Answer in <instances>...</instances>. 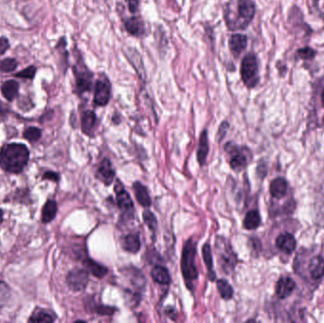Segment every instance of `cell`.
I'll return each mask as SVG.
<instances>
[{"instance_id": "9", "label": "cell", "mask_w": 324, "mask_h": 323, "mask_svg": "<svg viewBox=\"0 0 324 323\" xmlns=\"http://www.w3.org/2000/svg\"><path fill=\"white\" fill-rule=\"evenodd\" d=\"M88 271L87 269L74 268L68 274L67 284L70 289L74 292L83 291L88 284Z\"/></svg>"}, {"instance_id": "42", "label": "cell", "mask_w": 324, "mask_h": 323, "mask_svg": "<svg viewBox=\"0 0 324 323\" xmlns=\"http://www.w3.org/2000/svg\"><path fill=\"white\" fill-rule=\"evenodd\" d=\"M43 178H44V179H47V180L58 181V180H59V174L54 173V172H47V173H44Z\"/></svg>"}, {"instance_id": "33", "label": "cell", "mask_w": 324, "mask_h": 323, "mask_svg": "<svg viewBox=\"0 0 324 323\" xmlns=\"http://www.w3.org/2000/svg\"><path fill=\"white\" fill-rule=\"evenodd\" d=\"M24 138L29 142H37L41 138V130L37 127H29L25 130Z\"/></svg>"}, {"instance_id": "45", "label": "cell", "mask_w": 324, "mask_h": 323, "mask_svg": "<svg viewBox=\"0 0 324 323\" xmlns=\"http://www.w3.org/2000/svg\"><path fill=\"white\" fill-rule=\"evenodd\" d=\"M320 102H321V105L324 108V87L322 91H321V94H320Z\"/></svg>"}, {"instance_id": "6", "label": "cell", "mask_w": 324, "mask_h": 323, "mask_svg": "<svg viewBox=\"0 0 324 323\" xmlns=\"http://www.w3.org/2000/svg\"><path fill=\"white\" fill-rule=\"evenodd\" d=\"M216 253H217V260L219 267L221 268L222 271L229 274L237 264V257L231 246L228 244L225 238L219 237L216 241Z\"/></svg>"}, {"instance_id": "17", "label": "cell", "mask_w": 324, "mask_h": 323, "mask_svg": "<svg viewBox=\"0 0 324 323\" xmlns=\"http://www.w3.org/2000/svg\"><path fill=\"white\" fill-rule=\"evenodd\" d=\"M97 124V116L94 111H85L81 118V128L84 134L90 136L93 134Z\"/></svg>"}, {"instance_id": "24", "label": "cell", "mask_w": 324, "mask_h": 323, "mask_svg": "<svg viewBox=\"0 0 324 323\" xmlns=\"http://www.w3.org/2000/svg\"><path fill=\"white\" fill-rule=\"evenodd\" d=\"M18 83L15 80H10L3 84L1 87V92L6 100H8L9 102H13L18 95Z\"/></svg>"}, {"instance_id": "10", "label": "cell", "mask_w": 324, "mask_h": 323, "mask_svg": "<svg viewBox=\"0 0 324 323\" xmlns=\"http://www.w3.org/2000/svg\"><path fill=\"white\" fill-rule=\"evenodd\" d=\"M287 21L292 27L293 31H295V32H301L302 31L305 36L309 37L311 35L312 29L309 27L306 22H304L303 15L298 6L294 5L290 8Z\"/></svg>"}, {"instance_id": "46", "label": "cell", "mask_w": 324, "mask_h": 323, "mask_svg": "<svg viewBox=\"0 0 324 323\" xmlns=\"http://www.w3.org/2000/svg\"><path fill=\"white\" fill-rule=\"evenodd\" d=\"M2 221H3V212L0 210V224L2 223Z\"/></svg>"}, {"instance_id": "20", "label": "cell", "mask_w": 324, "mask_h": 323, "mask_svg": "<svg viewBox=\"0 0 324 323\" xmlns=\"http://www.w3.org/2000/svg\"><path fill=\"white\" fill-rule=\"evenodd\" d=\"M209 154V140H208V132L207 130H204L199 139V143H198V163L201 166L205 164L207 157Z\"/></svg>"}, {"instance_id": "18", "label": "cell", "mask_w": 324, "mask_h": 323, "mask_svg": "<svg viewBox=\"0 0 324 323\" xmlns=\"http://www.w3.org/2000/svg\"><path fill=\"white\" fill-rule=\"evenodd\" d=\"M276 245L278 248H280L284 252L291 254L294 252V250L296 248L297 242L292 234L283 233L277 238Z\"/></svg>"}, {"instance_id": "16", "label": "cell", "mask_w": 324, "mask_h": 323, "mask_svg": "<svg viewBox=\"0 0 324 323\" xmlns=\"http://www.w3.org/2000/svg\"><path fill=\"white\" fill-rule=\"evenodd\" d=\"M97 176L106 186L110 185L111 183L114 181L115 171H114V169L112 167L110 160H108L107 158L103 159L101 165L99 167V169H98Z\"/></svg>"}, {"instance_id": "34", "label": "cell", "mask_w": 324, "mask_h": 323, "mask_svg": "<svg viewBox=\"0 0 324 323\" xmlns=\"http://www.w3.org/2000/svg\"><path fill=\"white\" fill-rule=\"evenodd\" d=\"M18 63L16 59L13 58H6L0 61V71L2 72H12L16 71Z\"/></svg>"}, {"instance_id": "28", "label": "cell", "mask_w": 324, "mask_h": 323, "mask_svg": "<svg viewBox=\"0 0 324 323\" xmlns=\"http://www.w3.org/2000/svg\"><path fill=\"white\" fill-rule=\"evenodd\" d=\"M57 204L54 200H48V202L43 207L42 210V222L49 223L50 221L55 218L57 213Z\"/></svg>"}, {"instance_id": "38", "label": "cell", "mask_w": 324, "mask_h": 323, "mask_svg": "<svg viewBox=\"0 0 324 323\" xmlns=\"http://www.w3.org/2000/svg\"><path fill=\"white\" fill-rule=\"evenodd\" d=\"M93 311H95L96 313L100 315H112L116 311V309L103 305H97L95 308H93Z\"/></svg>"}, {"instance_id": "29", "label": "cell", "mask_w": 324, "mask_h": 323, "mask_svg": "<svg viewBox=\"0 0 324 323\" xmlns=\"http://www.w3.org/2000/svg\"><path fill=\"white\" fill-rule=\"evenodd\" d=\"M261 224V216L257 211H250L246 213L244 220V228L248 230L257 229Z\"/></svg>"}, {"instance_id": "30", "label": "cell", "mask_w": 324, "mask_h": 323, "mask_svg": "<svg viewBox=\"0 0 324 323\" xmlns=\"http://www.w3.org/2000/svg\"><path fill=\"white\" fill-rule=\"evenodd\" d=\"M54 319H55L54 316L51 314L38 308L32 313V316L29 318V321L30 322H53Z\"/></svg>"}, {"instance_id": "37", "label": "cell", "mask_w": 324, "mask_h": 323, "mask_svg": "<svg viewBox=\"0 0 324 323\" xmlns=\"http://www.w3.org/2000/svg\"><path fill=\"white\" fill-rule=\"evenodd\" d=\"M35 73H36L35 67L31 66V67H28L27 69H25L24 71L16 73V77L22 78V79H33L35 76Z\"/></svg>"}, {"instance_id": "3", "label": "cell", "mask_w": 324, "mask_h": 323, "mask_svg": "<svg viewBox=\"0 0 324 323\" xmlns=\"http://www.w3.org/2000/svg\"><path fill=\"white\" fill-rule=\"evenodd\" d=\"M197 257V243L193 239H190L184 244L181 256V271L187 286L190 288L193 281L198 278V271L196 266ZM191 289V288H190Z\"/></svg>"}, {"instance_id": "39", "label": "cell", "mask_w": 324, "mask_h": 323, "mask_svg": "<svg viewBox=\"0 0 324 323\" xmlns=\"http://www.w3.org/2000/svg\"><path fill=\"white\" fill-rule=\"evenodd\" d=\"M229 128V124L228 123V121H223V122H222L220 126H219V129H218V133H217L218 142H221L222 140L225 138V136L227 134Z\"/></svg>"}, {"instance_id": "44", "label": "cell", "mask_w": 324, "mask_h": 323, "mask_svg": "<svg viewBox=\"0 0 324 323\" xmlns=\"http://www.w3.org/2000/svg\"><path fill=\"white\" fill-rule=\"evenodd\" d=\"M7 112H8V109H6L4 106L0 105V116H3L5 114H7Z\"/></svg>"}, {"instance_id": "8", "label": "cell", "mask_w": 324, "mask_h": 323, "mask_svg": "<svg viewBox=\"0 0 324 323\" xmlns=\"http://www.w3.org/2000/svg\"><path fill=\"white\" fill-rule=\"evenodd\" d=\"M123 53L129 63L134 68L135 71L138 74V77L142 81V83H146L147 73L145 71L143 56L141 52H139L138 49H136L135 47H126L123 48Z\"/></svg>"}, {"instance_id": "27", "label": "cell", "mask_w": 324, "mask_h": 323, "mask_svg": "<svg viewBox=\"0 0 324 323\" xmlns=\"http://www.w3.org/2000/svg\"><path fill=\"white\" fill-rule=\"evenodd\" d=\"M202 254H203V259L205 262L206 267L209 270V277L211 281H214V278L216 277L215 273L213 270L214 268V263H213V254H212V248L211 244L209 243H206L203 247H202Z\"/></svg>"}, {"instance_id": "21", "label": "cell", "mask_w": 324, "mask_h": 323, "mask_svg": "<svg viewBox=\"0 0 324 323\" xmlns=\"http://www.w3.org/2000/svg\"><path fill=\"white\" fill-rule=\"evenodd\" d=\"M309 272L315 280H319L324 276V259L321 256H315L311 259Z\"/></svg>"}, {"instance_id": "40", "label": "cell", "mask_w": 324, "mask_h": 323, "mask_svg": "<svg viewBox=\"0 0 324 323\" xmlns=\"http://www.w3.org/2000/svg\"><path fill=\"white\" fill-rule=\"evenodd\" d=\"M127 7L131 14H137L140 9V0H125Z\"/></svg>"}, {"instance_id": "2", "label": "cell", "mask_w": 324, "mask_h": 323, "mask_svg": "<svg viewBox=\"0 0 324 323\" xmlns=\"http://www.w3.org/2000/svg\"><path fill=\"white\" fill-rule=\"evenodd\" d=\"M30 152L24 144H6L0 150V166L9 173H21L28 164Z\"/></svg>"}, {"instance_id": "25", "label": "cell", "mask_w": 324, "mask_h": 323, "mask_svg": "<svg viewBox=\"0 0 324 323\" xmlns=\"http://www.w3.org/2000/svg\"><path fill=\"white\" fill-rule=\"evenodd\" d=\"M151 275H152L153 280L158 284L167 285L171 283V276H170L168 270L164 267L156 266L155 268H153Z\"/></svg>"}, {"instance_id": "31", "label": "cell", "mask_w": 324, "mask_h": 323, "mask_svg": "<svg viewBox=\"0 0 324 323\" xmlns=\"http://www.w3.org/2000/svg\"><path fill=\"white\" fill-rule=\"evenodd\" d=\"M217 289L221 296L222 299L225 300H229L232 298L233 296V289L231 285L229 284L228 281L226 280H218L217 281Z\"/></svg>"}, {"instance_id": "7", "label": "cell", "mask_w": 324, "mask_h": 323, "mask_svg": "<svg viewBox=\"0 0 324 323\" xmlns=\"http://www.w3.org/2000/svg\"><path fill=\"white\" fill-rule=\"evenodd\" d=\"M112 87L108 77L105 74H102L100 78L96 81L94 87V104L97 106L107 105L111 99Z\"/></svg>"}, {"instance_id": "19", "label": "cell", "mask_w": 324, "mask_h": 323, "mask_svg": "<svg viewBox=\"0 0 324 323\" xmlns=\"http://www.w3.org/2000/svg\"><path fill=\"white\" fill-rule=\"evenodd\" d=\"M133 189H134L135 197H136L137 201L143 207H145V208L150 207L151 197L146 187L143 186V184L140 182H135Z\"/></svg>"}, {"instance_id": "41", "label": "cell", "mask_w": 324, "mask_h": 323, "mask_svg": "<svg viewBox=\"0 0 324 323\" xmlns=\"http://www.w3.org/2000/svg\"><path fill=\"white\" fill-rule=\"evenodd\" d=\"M10 47L9 40L6 37H0V56L3 55Z\"/></svg>"}, {"instance_id": "36", "label": "cell", "mask_w": 324, "mask_h": 323, "mask_svg": "<svg viewBox=\"0 0 324 323\" xmlns=\"http://www.w3.org/2000/svg\"><path fill=\"white\" fill-rule=\"evenodd\" d=\"M143 220L145 222V224L147 225V227L151 229V230H156L157 229V225H158V221L156 216L154 215V213H151L150 211H144L143 212Z\"/></svg>"}, {"instance_id": "14", "label": "cell", "mask_w": 324, "mask_h": 323, "mask_svg": "<svg viewBox=\"0 0 324 323\" xmlns=\"http://www.w3.org/2000/svg\"><path fill=\"white\" fill-rule=\"evenodd\" d=\"M227 150H229V149H227ZM229 155H230L229 165L231 167V169L234 171H238V172L243 170L247 164V158H246L243 149L233 147V148H231V150H229Z\"/></svg>"}, {"instance_id": "23", "label": "cell", "mask_w": 324, "mask_h": 323, "mask_svg": "<svg viewBox=\"0 0 324 323\" xmlns=\"http://www.w3.org/2000/svg\"><path fill=\"white\" fill-rule=\"evenodd\" d=\"M122 247L127 252L137 253L141 249V239L139 234L130 233L122 239Z\"/></svg>"}, {"instance_id": "1", "label": "cell", "mask_w": 324, "mask_h": 323, "mask_svg": "<svg viewBox=\"0 0 324 323\" xmlns=\"http://www.w3.org/2000/svg\"><path fill=\"white\" fill-rule=\"evenodd\" d=\"M255 14L256 5L252 0H229L223 9L224 20L230 32L245 30Z\"/></svg>"}, {"instance_id": "11", "label": "cell", "mask_w": 324, "mask_h": 323, "mask_svg": "<svg viewBox=\"0 0 324 323\" xmlns=\"http://www.w3.org/2000/svg\"><path fill=\"white\" fill-rule=\"evenodd\" d=\"M124 29L127 33L133 37H143L146 34V26L142 16H134L123 20Z\"/></svg>"}, {"instance_id": "43", "label": "cell", "mask_w": 324, "mask_h": 323, "mask_svg": "<svg viewBox=\"0 0 324 323\" xmlns=\"http://www.w3.org/2000/svg\"><path fill=\"white\" fill-rule=\"evenodd\" d=\"M311 2H312V8H314V10H316L318 13H320L322 15V13L319 11V7H318L319 0H311Z\"/></svg>"}, {"instance_id": "22", "label": "cell", "mask_w": 324, "mask_h": 323, "mask_svg": "<svg viewBox=\"0 0 324 323\" xmlns=\"http://www.w3.org/2000/svg\"><path fill=\"white\" fill-rule=\"evenodd\" d=\"M287 182L283 177H277L270 184V193L275 198H283L287 193Z\"/></svg>"}, {"instance_id": "12", "label": "cell", "mask_w": 324, "mask_h": 323, "mask_svg": "<svg viewBox=\"0 0 324 323\" xmlns=\"http://www.w3.org/2000/svg\"><path fill=\"white\" fill-rule=\"evenodd\" d=\"M247 46V36L243 33H234L229 39V48L234 58L242 54Z\"/></svg>"}, {"instance_id": "32", "label": "cell", "mask_w": 324, "mask_h": 323, "mask_svg": "<svg viewBox=\"0 0 324 323\" xmlns=\"http://www.w3.org/2000/svg\"><path fill=\"white\" fill-rule=\"evenodd\" d=\"M316 51L311 47H300L296 53H295V59L302 60V61H312L316 58Z\"/></svg>"}, {"instance_id": "15", "label": "cell", "mask_w": 324, "mask_h": 323, "mask_svg": "<svg viewBox=\"0 0 324 323\" xmlns=\"http://www.w3.org/2000/svg\"><path fill=\"white\" fill-rule=\"evenodd\" d=\"M296 287V284L290 277H281L277 282L276 294L280 299L289 297Z\"/></svg>"}, {"instance_id": "13", "label": "cell", "mask_w": 324, "mask_h": 323, "mask_svg": "<svg viewBox=\"0 0 324 323\" xmlns=\"http://www.w3.org/2000/svg\"><path fill=\"white\" fill-rule=\"evenodd\" d=\"M115 191H116L117 204L119 206V209L122 212L133 211L134 204H133V201L130 197V195L122 188V186L120 185L119 182H118V184H116V186H115Z\"/></svg>"}, {"instance_id": "4", "label": "cell", "mask_w": 324, "mask_h": 323, "mask_svg": "<svg viewBox=\"0 0 324 323\" xmlns=\"http://www.w3.org/2000/svg\"><path fill=\"white\" fill-rule=\"evenodd\" d=\"M241 79L248 89L255 88L260 83V71L258 57L254 52L245 54L240 67Z\"/></svg>"}, {"instance_id": "5", "label": "cell", "mask_w": 324, "mask_h": 323, "mask_svg": "<svg viewBox=\"0 0 324 323\" xmlns=\"http://www.w3.org/2000/svg\"><path fill=\"white\" fill-rule=\"evenodd\" d=\"M73 74L75 78V87H74V93L82 97L83 95L88 93L93 85V78L94 73L90 71L84 63L83 58L81 55H78V60L73 67Z\"/></svg>"}, {"instance_id": "35", "label": "cell", "mask_w": 324, "mask_h": 323, "mask_svg": "<svg viewBox=\"0 0 324 323\" xmlns=\"http://www.w3.org/2000/svg\"><path fill=\"white\" fill-rule=\"evenodd\" d=\"M11 297V289L8 284L0 281V307L7 303Z\"/></svg>"}, {"instance_id": "26", "label": "cell", "mask_w": 324, "mask_h": 323, "mask_svg": "<svg viewBox=\"0 0 324 323\" xmlns=\"http://www.w3.org/2000/svg\"><path fill=\"white\" fill-rule=\"evenodd\" d=\"M84 266L86 267L88 272H90L92 275L97 277L98 279H102L108 272L107 268H104L102 265L98 264L97 262L91 260V259H87L85 261Z\"/></svg>"}]
</instances>
